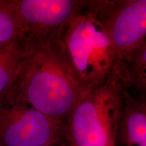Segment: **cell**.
I'll list each match as a JSON object with an SVG mask.
<instances>
[{
	"instance_id": "cell-1",
	"label": "cell",
	"mask_w": 146,
	"mask_h": 146,
	"mask_svg": "<svg viewBox=\"0 0 146 146\" xmlns=\"http://www.w3.org/2000/svg\"><path fill=\"white\" fill-rule=\"evenodd\" d=\"M86 89L56 42L25 39L8 94L64 125Z\"/></svg>"
},
{
	"instance_id": "cell-4",
	"label": "cell",
	"mask_w": 146,
	"mask_h": 146,
	"mask_svg": "<svg viewBox=\"0 0 146 146\" xmlns=\"http://www.w3.org/2000/svg\"><path fill=\"white\" fill-rule=\"evenodd\" d=\"M64 124L7 94L0 103V146H37L64 139Z\"/></svg>"
},
{
	"instance_id": "cell-3",
	"label": "cell",
	"mask_w": 146,
	"mask_h": 146,
	"mask_svg": "<svg viewBox=\"0 0 146 146\" xmlns=\"http://www.w3.org/2000/svg\"><path fill=\"white\" fill-rule=\"evenodd\" d=\"M89 3L55 41L85 87L103 81L125 66Z\"/></svg>"
},
{
	"instance_id": "cell-8",
	"label": "cell",
	"mask_w": 146,
	"mask_h": 146,
	"mask_svg": "<svg viewBox=\"0 0 146 146\" xmlns=\"http://www.w3.org/2000/svg\"><path fill=\"white\" fill-rule=\"evenodd\" d=\"M24 45V39L0 45V103L4 100L13 83Z\"/></svg>"
},
{
	"instance_id": "cell-9",
	"label": "cell",
	"mask_w": 146,
	"mask_h": 146,
	"mask_svg": "<svg viewBox=\"0 0 146 146\" xmlns=\"http://www.w3.org/2000/svg\"><path fill=\"white\" fill-rule=\"evenodd\" d=\"M128 87L139 92L146 89V41L140 44L124 62Z\"/></svg>"
},
{
	"instance_id": "cell-7",
	"label": "cell",
	"mask_w": 146,
	"mask_h": 146,
	"mask_svg": "<svg viewBox=\"0 0 146 146\" xmlns=\"http://www.w3.org/2000/svg\"><path fill=\"white\" fill-rule=\"evenodd\" d=\"M115 146H146L145 95L135 97L125 91Z\"/></svg>"
},
{
	"instance_id": "cell-10",
	"label": "cell",
	"mask_w": 146,
	"mask_h": 146,
	"mask_svg": "<svg viewBox=\"0 0 146 146\" xmlns=\"http://www.w3.org/2000/svg\"><path fill=\"white\" fill-rule=\"evenodd\" d=\"M23 39L13 0H0V45Z\"/></svg>"
},
{
	"instance_id": "cell-6",
	"label": "cell",
	"mask_w": 146,
	"mask_h": 146,
	"mask_svg": "<svg viewBox=\"0 0 146 146\" xmlns=\"http://www.w3.org/2000/svg\"><path fill=\"white\" fill-rule=\"evenodd\" d=\"M89 1L13 0L23 38L55 41Z\"/></svg>"
},
{
	"instance_id": "cell-5",
	"label": "cell",
	"mask_w": 146,
	"mask_h": 146,
	"mask_svg": "<svg viewBox=\"0 0 146 146\" xmlns=\"http://www.w3.org/2000/svg\"><path fill=\"white\" fill-rule=\"evenodd\" d=\"M121 62L146 41V1H90Z\"/></svg>"
},
{
	"instance_id": "cell-11",
	"label": "cell",
	"mask_w": 146,
	"mask_h": 146,
	"mask_svg": "<svg viewBox=\"0 0 146 146\" xmlns=\"http://www.w3.org/2000/svg\"><path fill=\"white\" fill-rule=\"evenodd\" d=\"M37 146H72L70 143H68L65 139L61 140V141L54 142V143H51L48 144H44V145H37Z\"/></svg>"
},
{
	"instance_id": "cell-2",
	"label": "cell",
	"mask_w": 146,
	"mask_h": 146,
	"mask_svg": "<svg viewBox=\"0 0 146 146\" xmlns=\"http://www.w3.org/2000/svg\"><path fill=\"white\" fill-rule=\"evenodd\" d=\"M128 87L125 66L103 81L87 87L64 125L72 146H115Z\"/></svg>"
}]
</instances>
